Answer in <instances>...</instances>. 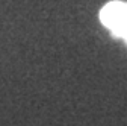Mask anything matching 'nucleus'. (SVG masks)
Wrapping results in <instances>:
<instances>
[{
  "mask_svg": "<svg viewBox=\"0 0 127 126\" xmlns=\"http://www.w3.org/2000/svg\"><path fill=\"white\" fill-rule=\"evenodd\" d=\"M100 21L104 27H107L114 37L126 40L127 37V3L109 2L100 11Z\"/></svg>",
  "mask_w": 127,
  "mask_h": 126,
  "instance_id": "f257e3e1",
  "label": "nucleus"
}]
</instances>
